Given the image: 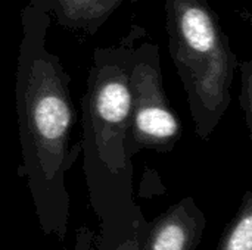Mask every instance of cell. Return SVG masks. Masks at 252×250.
<instances>
[{
    "label": "cell",
    "instance_id": "5",
    "mask_svg": "<svg viewBox=\"0 0 252 250\" xmlns=\"http://www.w3.org/2000/svg\"><path fill=\"white\" fill-rule=\"evenodd\" d=\"M154 96L155 97L148 102L142 96L139 99V105L133 116L136 140L148 144L173 141L180 133L179 122L164 103L159 88Z\"/></svg>",
    "mask_w": 252,
    "mask_h": 250
},
{
    "label": "cell",
    "instance_id": "7",
    "mask_svg": "<svg viewBox=\"0 0 252 250\" xmlns=\"http://www.w3.org/2000/svg\"><path fill=\"white\" fill-rule=\"evenodd\" d=\"M142 220L140 217L126 222L106 224L99 250H140L139 231Z\"/></svg>",
    "mask_w": 252,
    "mask_h": 250
},
{
    "label": "cell",
    "instance_id": "6",
    "mask_svg": "<svg viewBox=\"0 0 252 250\" xmlns=\"http://www.w3.org/2000/svg\"><path fill=\"white\" fill-rule=\"evenodd\" d=\"M59 15L71 24L89 27L97 25L106 18L121 0H56Z\"/></svg>",
    "mask_w": 252,
    "mask_h": 250
},
{
    "label": "cell",
    "instance_id": "2",
    "mask_svg": "<svg viewBox=\"0 0 252 250\" xmlns=\"http://www.w3.org/2000/svg\"><path fill=\"white\" fill-rule=\"evenodd\" d=\"M171 53L186 83L192 106L216 111L230 85V50L204 0H168Z\"/></svg>",
    "mask_w": 252,
    "mask_h": 250
},
{
    "label": "cell",
    "instance_id": "3",
    "mask_svg": "<svg viewBox=\"0 0 252 250\" xmlns=\"http://www.w3.org/2000/svg\"><path fill=\"white\" fill-rule=\"evenodd\" d=\"M205 228V218L196 205L186 199L170 208L154 222L142 220L140 250H195Z\"/></svg>",
    "mask_w": 252,
    "mask_h": 250
},
{
    "label": "cell",
    "instance_id": "4",
    "mask_svg": "<svg viewBox=\"0 0 252 250\" xmlns=\"http://www.w3.org/2000/svg\"><path fill=\"white\" fill-rule=\"evenodd\" d=\"M123 72L118 68H112L111 72L97 75L96 84H93L90 108L93 119L99 122V127L124 130V124L128 121L133 94L128 80Z\"/></svg>",
    "mask_w": 252,
    "mask_h": 250
},
{
    "label": "cell",
    "instance_id": "8",
    "mask_svg": "<svg viewBox=\"0 0 252 250\" xmlns=\"http://www.w3.org/2000/svg\"><path fill=\"white\" fill-rule=\"evenodd\" d=\"M220 250H252V200L248 194Z\"/></svg>",
    "mask_w": 252,
    "mask_h": 250
},
{
    "label": "cell",
    "instance_id": "1",
    "mask_svg": "<svg viewBox=\"0 0 252 250\" xmlns=\"http://www.w3.org/2000/svg\"><path fill=\"white\" fill-rule=\"evenodd\" d=\"M25 25L19 69L18 112L30 184L43 225L65 234L66 197L62 196V175L68 167V144L74 112L69 103L63 71L44 50V25Z\"/></svg>",
    "mask_w": 252,
    "mask_h": 250
}]
</instances>
